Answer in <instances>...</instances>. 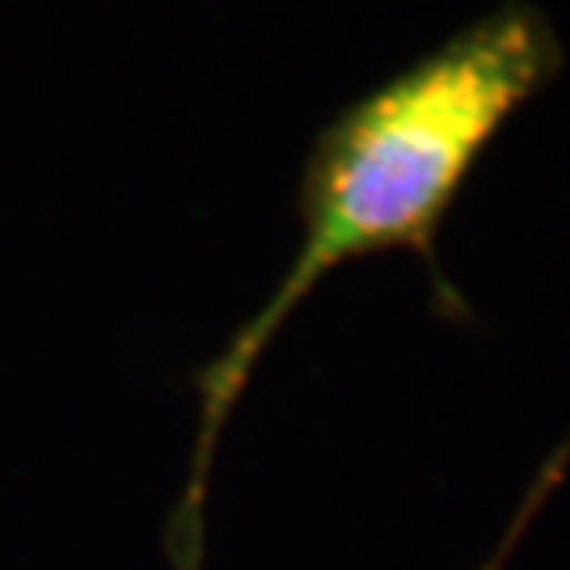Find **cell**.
<instances>
[{"instance_id":"1","label":"cell","mask_w":570,"mask_h":570,"mask_svg":"<svg viewBox=\"0 0 570 570\" xmlns=\"http://www.w3.org/2000/svg\"><path fill=\"white\" fill-rule=\"evenodd\" d=\"M562 63L567 51L553 21L529 0H503L351 102L317 136L301 178V249L263 308L199 372V435L169 524L174 567L199 570L216 440L271 338L334 266L410 249L428 266L440 313L469 317L461 292L440 271V228L494 136L562 72Z\"/></svg>"},{"instance_id":"2","label":"cell","mask_w":570,"mask_h":570,"mask_svg":"<svg viewBox=\"0 0 570 570\" xmlns=\"http://www.w3.org/2000/svg\"><path fill=\"white\" fill-rule=\"evenodd\" d=\"M515 546H520V541H515V537L508 532V537L499 541V550H494V558H490V562H487L482 570H503V567H508V558H511V550H515Z\"/></svg>"}]
</instances>
